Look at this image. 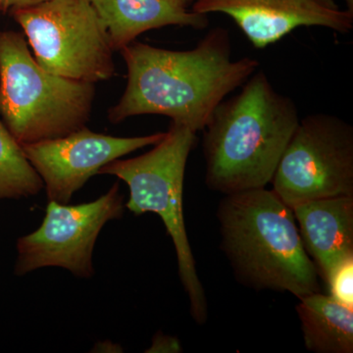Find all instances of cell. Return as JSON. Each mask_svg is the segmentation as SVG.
Returning a JSON list of instances; mask_svg holds the SVG:
<instances>
[{"instance_id": "cell-18", "label": "cell", "mask_w": 353, "mask_h": 353, "mask_svg": "<svg viewBox=\"0 0 353 353\" xmlns=\"http://www.w3.org/2000/svg\"><path fill=\"white\" fill-rule=\"evenodd\" d=\"M348 12L353 14V0H343Z\"/></svg>"}, {"instance_id": "cell-7", "label": "cell", "mask_w": 353, "mask_h": 353, "mask_svg": "<svg viewBox=\"0 0 353 353\" xmlns=\"http://www.w3.org/2000/svg\"><path fill=\"white\" fill-rule=\"evenodd\" d=\"M273 192L290 208L353 196V127L329 113L299 119L274 174Z\"/></svg>"}, {"instance_id": "cell-2", "label": "cell", "mask_w": 353, "mask_h": 353, "mask_svg": "<svg viewBox=\"0 0 353 353\" xmlns=\"http://www.w3.org/2000/svg\"><path fill=\"white\" fill-rule=\"evenodd\" d=\"M241 87L221 102L203 129L205 183L225 196L266 188L299 122L296 103L263 71Z\"/></svg>"}, {"instance_id": "cell-5", "label": "cell", "mask_w": 353, "mask_h": 353, "mask_svg": "<svg viewBox=\"0 0 353 353\" xmlns=\"http://www.w3.org/2000/svg\"><path fill=\"white\" fill-rule=\"evenodd\" d=\"M196 132L172 122L161 141L145 154L116 159L102 167L99 175L117 176L127 183L132 214L155 213L163 221L175 246L179 276L190 299V315L199 325L208 318V304L197 275L196 260L185 229L183 196L185 166L196 145Z\"/></svg>"}, {"instance_id": "cell-13", "label": "cell", "mask_w": 353, "mask_h": 353, "mask_svg": "<svg viewBox=\"0 0 353 353\" xmlns=\"http://www.w3.org/2000/svg\"><path fill=\"white\" fill-rule=\"evenodd\" d=\"M299 301L296 312L309 352H353V307L321 292Z\"/></svg>"}, {"instance_id": "cell-14", "label": "cell", "mask_w": 353, "mask_h": 353, "mask_svg": "<svg viewBox=\"0 0 353 353\" xmlns=\"http://www.w3.org/2000/svg\"><path fill=\"white\" fill-rule=\"evenodd\" d=\"M43 180L26 157L22 145L0 120V201L37 196Z\"/></svg>"}, {"instance_id": "cell-1", "label": "cell", "mask_w": 353, "mask_h": 353, "mask_svg": "<svg viewBox=\"0 0 353 353\" xmlns=\"http://www.w3.org/2000/svg\"><path fill=\"white\" fill-rule=\"evenodd\" d=\"M127 66V85L109 120L157 114L197 132L216 108L256 72L254 58L232 59L229 32L215 28L190 50H170L130 43L121 50Z\"/></svg>"}, {"instance_id": "cell-16", "label": "cell", "mask_w": 353, "mask_h": 353, "mask_svg": "<svg viewBox=\"0 0 353 353\" xmlns=\"http://www.w3.org/2000/svg\"><path fill=\"white\" fill-rule=\"evenodd\" d=\"M180 341L174 336H166L162 333L155 334L152 340V347L146 350V352H181Z\"/></svg>"}, {"instance_id": "cell-10", "label": "cell", "mask_w": 353, "mask_h": 353, "mask_svg": "<svg viewBox=\"0 0 353 353\" xmlns=\"http://www.w3.org/2000/svg\"><path fill=\"white\" fill-rule=\"evenodd\" d=\"M192 10L229 16L257 50L301 27L326 28L340 34L353 28V14L334 0H196Z\"/></svg>"}, {"instance_id": "cell-12", "label": "cell", "mask_w": 353, "mask_h": 353, "mask_svg": "<svg viewBox=\"0 0 353 353\" xmlns=\"http://www.w3.org/2000/svg\"><path fill=\"white\" fill-rule=\"evenodd\" d=\"M108 32L114 51L143 32L168 26L205 29L208 15L189 10L180 0H88Z\"/></svg>"}, {"instance_id": "cell-19", "label": "cell", "mask_w": 353, "mask_h": 353, "mask_svg": "<svg viewBox=\"0 0 353 353\" xmlns=\"http://www.w3.org/2000/svg\"><path fill=\"white\" fill-rule=\"evenodd\" d=\"M180 1H183V3L188 4V6H189V4L194 3L196 0H180Z\"/></svg>"}, {"instance_id": "cell-11", "label": "cell", "mask_w": 353, "mask_h": 353, "mask_svg": "<svg viewBox=\"0 0 353 353\" xmlns=\"http://www.w3.org/2000/svg\"><path fill=\"white\" fill-rule=\"evenodd\" d=\"M292 212L304 250L326 282L339 264L353 257V196L303 202Z\"/></svg>"}, {"instance_id": "cell-6", "label": "cell", "mask_w": 353, "mask_h": 353, "mask_svg": "<svg viewBox=\"0 0 353 353\" xmlns=\"http://www.w3.org/2000/svg\"><path fill=\"white\" fill-rule=\"evenodd\" d=\"M12 12L34 59L50 73L92 83L115 73L108 32L88 0H43Z\"/></svg>"}, {"instance_id": "cell-3", "label": "cell", "mask_w": 353, "mask_h": 353, "mask_svg": "<svg viewBox=\"0 0 353 353\" xmlns=\"http://www.w3.org/2000/svg\"><path fill=\"white\" fill-rule=\"evenodd\" d=\"M221 248L243 285L301 299L321 292L292 209L265 189L226 194L217 210Z\"/></svg>"}, {"instance_id": "cell-8", "label": "cell", "mask_w": 353, "mask_h": 353, "mask_svg": "<svg viewBox=\"0 0 353 353\" xmlns=\"http://www.w3.org/2000/svg\"><path fill=\"white\" fill-rule=\"evenodd\" d=\"M124 194L119 183L106 194L79 205L48 201L38 230L16 243L14 274L18 277L46 267H59L80 279L95 274L92 255L101 230L109 221L122 218Z\"/></svg>"}, {"instance_id": "cell-9", "label": "cell", "mask_w": 353, "mask_h": 353, "mask_svg": "<svg viewBox=\"0 0 353 353\" xmlns=\"http://www.w3.org/2000/svg\"><path fill=\"white\" fill-rule=\"evenodd\" d=\"M164 132L119 138L83 127L62 138L22 145L43 180L48 201L69 204L92 176L114 160L161 141Z\"/></svg>"}, {"instance_id": "cell-17", "label": "cell", "mask_w": 353, "mask_h": 353, "mask_svg": "<svg viewBox=\"0 0 353 353\" xmlns=\"http://www.w3.org/2000/svg\"><path fill=\"white\" fill-rule=\"evenodd\" d=\"M43 1V0H3L1 2V6L3 9H12L19 8V7H24L32 6V4L39 3V2Z\"/></svg>"}, {"instance_id": "cell-4", "label": "cell", "mask_w": 353, "mask_h": 353, "mask_svg": "<svg viewBox=\"0 0 353 353\" xmlns=\"http://www.w3.org/2000/svg\"><path fill=\"white\" fill-rule=\"evenodd\" d=\"M94 94V83L44 70L20 32H0V116L21 145L87 127Z\"/></svg>"}, {"instance_id": "cell-20", "label": "cell", "mask_w": 353, "mask_h": 353, "mask_svg": "<svg viewBox=\"0 0 353 353\" xmlns=\"http://www.w3.org/2000/svg\"><path fill=\"white\" fill-rule=\"evenodd\" d=\"M2 1H3V0H0V3H1Z\"/></svg>"}, {"instance_id": "cell-15", "label": "cell", "mask_w": 353, "mask_h": 353, "mask_svg": "<svg viewBox=\"0 0 353 353\" xmlns=\"http://www.w3.org/2000/svg\"><path fill=\"white\" fill-rule=\"evenodd\" d=\"M330 296L353 307V257L339 264L326 280Z\"/></svg>"}]
</instances>
